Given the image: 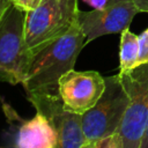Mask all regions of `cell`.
Returning <instances> with one entry per match:
<instances>
[{"instance_id":"1","label":"cell","mask_w":148,"mask_h":148,"mask_svg":"<svg viewBox=\"0 0 148 148\" xmlns=\"http://www.w3.org/2000/svg\"><path fill=\"white\" fill-rule=\"evenodd\" d=\"M86 45V36L76 21L65 35L34 54L28 76L22 83L25 92L58 94L60 77L74 69Z\"/></svg>"},{"instance_id":"2","label":"cell","mask_w":148,"mask_h":148,"mask_svg":"<svg viewBox=\"0 0 148 148\" xmlns=\"http://www.w3.org/2000/svg\"><path fill=\"white\" fill-rule=\"evenodd\" d=\"M25 12L12 5L0 20V81L23 83L34 54L25 40Z\"/></svg>"},{"instance_id":"3","label":"cell","mask_w":148,"mask_h":148,"mask_svg":"<svg viewBox=\"0 0 148 148\" xmlns=\"http://www.w3.org/2000/svg\"><path fill=\"white\" fill-rule=\"evenodd\" d=\"M77 0H42L25 13V40L32 54L51 44L77 21Z\"/></svg>"},{"instance_id":"4","label":"cell","mask_w":148,"mask_h":148,"mask_svg":"<svg viewBox=\"0 0 148 148\" xmlns=\"http://www.w3.org/2000/svg\"><path fill=\"white\" fill-rule=\"evenodd\" d=\"M118 74L128 96V105L118 133L123 148H140L148 127V62Z\"/></svg>"},{"instance_id":"5","label":"cell","mask_w":148,"mask_h":148,"mask_svg":"<svg viewBox=\"0 0 148 148\" xmlns=\"http://www.w3.org/2000/svg\"><path fill=\"white\" fill-rule=\"evenodd\" d=\"M128 105V96L119 74L105 77V89L98 102L82 114L86 141L118 133Z\"/></svg>"},{"instance_id":"6","label":"cell","mask_w":148,"mask_h":148,"mask_svg":"<svg viewBox=\"0 0 148 148\" xmlns=\"http://www.w3.org/2000/svg\"><path fill=\"white\" fill-rule=\"evenodd\" d=\"M139 14L133 0H108L102 9L79 12L77 23L86 36V44L94 39L123 32Z\"/></svg>"},{"instance_id":"7","label":"cell","mask_w":148,"mask_h":148,"mask_svg":"<svg viewBox=\"0 0 148 148\" xmlns=\"http://www.w3.org/2000/svg\"><path fill=\"white\" fill-rule=\"evenodd\" d=\"M37 112L43 113L57 132V148H81L84 143L82 116L67 111L58 94H27Z\"/></svg>"},{"instance_id":"8","label":"cell","mask_w":148,"mask_h":148,"mask_svg":"<svg viewBox=\"0 0 148 148\" xmlns=\"http://www.w3.org/2000/svg\"><path fill=\"white\" fill-rule=\"evenodd\" d=\"M105 89V77L96 71L71 69L58 83V95L64 108L76 114H84L101 98Z\"/></svg>"},{"instance_id":"9","label":"cell","mask_w":148,"mask_h":148,"mask_svg":"<svg viewBox=\"0 0 148 148\" xmlns=\"http://www.w3.org/2000/svg\"><path fill=\"white\" fill-rule=\"evenodd\" d=\"M58 136L50 120L40 112L29 119L23 120L20 125L16 138L15 148H57Z\"/></svg>"},{"instance_id":"10","label":"cell","mask_w":148,"mask_h":148,"mask_svg":"<svg viewBox=\"0 0 148 148\" xmlns=\"http://www.w3.org/2000/svg\"><path fill=\"white\" fill-rule=\"evenodd\" d=\"M139 35L133 34L130 28L120 32L119 43V73L128 72L139 66Z\"/></svg>"},{"instance_id":"11","label":"cell","mask_w":148,"mask_h":148,"mask_svg":"<svg viewBox=\"0 0 148 148\" xmlns=\"http://www.w3.org/2000/svg\"><path fill=\"white\" fill-rule=\"evenodd\" d=\"M81 148H123V140L119 133L109 136L84 141Z\"/></svg>"},{"instance_id":"12","label":"cell","mask_w":148,"mask_h":148,"mask_svg":"<svg viewBox=\"0 0 148 148\" xmlns=\"http://www.w3.org/2000/svg\"><path fill=\"white\" fill-rule=\"evenodd\" d=\"M139 45H140L139 65L147 64L148 62V28L139 35Z\"/></svg>"},{"instance_id":"13","label":"cell","mask_w":148,"mask_h":148,"mask_svg":"<svg viewBox=\"0 0 148 148\" xmlns=\"http://www.w3.org/2000/svg\"><path fill=\"white\" fill-rule=\"evenodd\" d=\"M40 1L42 0H10L12 5H14L15 7L20 8L25 13L35 9L40 3Z\"/></svg>"},{"instance_id":"14","label":"cell","mask_w":148,"mask_h":148,"mask_svg":"<svg viewBox=\"0 0 148 148\" xmlns=\"http://www.w3.org/2000/svg\"><path fill=\"white\" fill-rule=\"evenodd\" d=\"M82 1H84L87 5L91 6L92 9H102L105 6V3L108 2V0H82Z\"/></svg>"},{"instance_id":"15","label":"cell","mask_w":148,"mask_h":148,"mask_svg":"<svg viewBox=\"0 0 148 148\" xmlns=\"http://www.w3.org/2000/svg\"><path fill=\"white\" fill-rule=\"evenodd\" d=\"M139 13H148V0H133Z\"/></svg>"},{"instance_id":"16","label":"cell","mask_w":148,"mask_h":148,"mask_svg":"<svg viewBox=\"0 0 148 148\" xmlns=\"http://www.w3.org/2000/svg\"><path fill=\"white\" fill-rule=\"evenodd\" d=\"M12 6L10 0H0V20L3 16V14L6 13V10Z\"/></svg>"},{"instance_id":"17","label":"cell","mask_w":148,"mask_h":148,"mask_svg":"<svg viewBox=\"0 0 148 148\" xmlns=\"http://www.w3.org/2000/svg\"><path fill=\"white\" fill-rule=\"evenodd\" d=\"M140 148H148V127H147L146 133H145V135H143V138H142Z\"/></svg>"}]
</instances>
